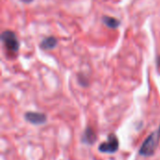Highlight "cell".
Here are the masks:
<instances>
[{
    "instance_id": "obj_7",
    "label": "cell",
    "mask_w": 160,
    "mask_h": 160,
    "mask_svg": "<svg viewBox=\"0 0 160 160\" xmlns=\"http://www.w3.org/2000/svg\"><path fill=\"white\" fill-rule=\"evenodd\" d=\"M103 22L110 28H117L120 25V22L113 18V17H110V16H104L102 18Z\"/></svg>"
},
{
    "instance_id": "obj_10",
    "label": "cell",
    "mask_w": 160,
    "mask_h": 160,
    "mask_svg": "<svg viewBox=\"0 0 160 160\" xmlns=\"http://www.w3.org/2000/svg\"><path fill=\"white\" fill-rule=\"evenodd\" d=\"M158 131H159V133H160V127H159V129H158Z\"/></svg>"
},
{
    "instance_id": "obj_5",
    "label": "cell",
    "mask_w": 160,
    "mask_h": 160,
    "mask_svg": "<svg viewBox=\"0 0 160 160\" xmlns=\"http://www.w3.org/2000/svg\"><path fill=\"white\" fill-rule=\"evenodd\" d=\"M57 45V39L53 37H49L44 38L40 43V48L42 50H51Z\"/></svg>"
},
{
    "instance_id": "obj_9",
    "label": "cell",
    "mask_w": 160,
    "mask_h": 160,
    "mask_svg": "<svg viewBox=\"0 0 160 160\" xmlns=\"http://www.w3.org/2000/svg\"><path fill=\"white\" fill-rule=\"evenodd\" d=\"M158 66L160 67V56H159V58H158Z\"/></svg>"
},
{
    "instance_id": "obj_3",
    "label": "cell",
    "mask_w": 160,
    "mask_h": 160,
    "mask_svg": "<svg viewBox=\"0 0 160 160\" xmlns=\"http://www.w3.org/2000/svg\"><path fill=\"white\" fill-rule=\"evenodd\" d=\"M119 148V142L117 137L114 134H110L108 136V140L102 142L99 145V151L106 154H113L117 152Z\"/></svg>"
},
{
    "instance_id": "obj_1",
    "label": "cell",
    "mask_w": 160,
    "mask_h": 160,
    "mask_svg": "<svg viewBox=\"0 0 160 160\" xmlns=\"http://www.w3.org/2000/svg\"><path fill=\"white\" fill-rule=\"evenodd\" d=\"M159 139V131H156V132H153L152 134H150L148 136V138L145 140V142L142 143V145L140 149V155L143 156V157L153 156L158 148Z\"/></svg>"
},
{
    "instance_id": "obj_8",
    "label": "cell",
    "mask_w": 160,
    "mask_h": 160,
    "mask_svg": "<svg viewBox=\"0 0 160 160\" xmlns=\"http://www.w3.org/2000/svg\"><path fill=\"white\" fill-rule=\"evenodd\" d=\"M23 3H30V2H32L33 0H22Z\"/></svg>"
},
{
    "instance_id": "obj_6",
    "label": "cell",
    "mask_w": 160,
    "mask_h": 160,
    "mask_svg": "<svg viewBox=\"0 0 160 160\" xmlns=\"http://www.w3.org/2000/svg\"><path fill=\"white\" fill-rule=\"evenodd\" d=\"M96 139H97V136H96V133L94 132V130L90 128H86L84 131L83 137H82L83 142L88 143V144H92L96 142Z\"/></svg>"
},
{
    "instance_id": "obj_2",
    "label": "cell",
    "mask_w": 160,
    "mask_h": 160,
    "mask_svg": "<svg viewBox=\"0 0 160 160\" xmlns=\"http://www.w3.org/2000/svg\"><path fill=\"white\" fill-rule=\"evenodd\" d=\"M1 39H2L3 43L5 44V47L9 52H16L19 50L20 43L16 38V35L12 31L7 30V31L3 32V34L1 36Z\"/></svg>"
},
{
    "instance_id": "obj_4",
    "label": "cell",
    "mask_w": 160,
    "mask_h": 160,
    "mask_svg": "<svg viewBox=\"0 0 160 160\" xmlns=\"http://www.w3.org/2000/svg\"><path fill=\"white\" fill-rule=\"evenodd\" d=\"M25 119L33 125H42L46 122L47 117L44 113L28 112L25 113Z\"/></svg>"
}]
</instances>
